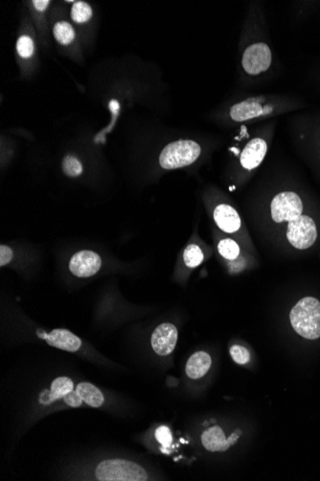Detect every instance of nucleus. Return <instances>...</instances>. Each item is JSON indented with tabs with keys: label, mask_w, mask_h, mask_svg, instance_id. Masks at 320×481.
<instances>
[{
	"label": "nucleus",
	"mask_w": 320,
	"mask_h": 481,
	"mask_svg": "<svg viewBox=\"0 0 320 481\" xmlns=\"http://www.w3.org/2000/svg\"><path fill=\"white\" fill-rule=\"evenodd\" d=\"M281 64L271 43L268 14L258 0L245 9L236 55V90L254 91L275 80Z\"/></svg>",
	"instance_id": "obj_1"
},
{
	"label": "nucleus",
	"mask_w": 320,
	"mask_h": 481,
	"mask_svg": "<svg viewBox=\"0 0 320 481\" xmlns=\"http://www.w3.org/2000/svg\"><path fill=\"white\" fill-rule=\"evenodd\" d=\"M307 107L297 96L286 93H254L236 90L217 110L216 119L228 128L278 119L281 115Z\"/></svg>",
	"instance_id": "obj_2"
},
{
	"label": "nucleus",
	"mask_w": 320,
	"mask_h": 481,
	"mask_svg": "<svg viewBox=\"0 0 320 481\" xmlns=\"http://www.w3.org/2000/svg\"><path fill=\"white\" fill-rule=\"evenodd\" d=\"M278 128V119L244 125L236 129L228 148L231 163L230 189L239 191L263 165Z\"/></svg>",
	"instance_id": "obj_3"
},
{
	"label": "nucleus",
	"mask_w": 320,
	"mask_h": 481,
	"mask_svg": "<svg viewBox=\"0 0 320 481\" xmlns=\"http://www.w3.org/2000/svg\"><path fill=\"white\" fill-rule=\"evenodd\" d=\"M256 206L273 224H287L286 237L295 249H309L317 242L316 221L304 213V201L297 191L282 189L266 191L257 199Z\"/></svg>",
	"instance_id": "obj_4"
},
{
	"label": "nucleus",
	"mask_w": 320,
	"mask_h": 481,
	"mask_svg": "<svg viewBox=\"0 0 320 481\" xmlns=\"http://www.w3.org/2000/svg\"><path fill=\"white\" fill-rule=\"evenodd\" d=\"M212 218L221 232L239 242L250 254L254 256L256 255L254 242L242 215L227 197L215 202L212 209Z\"/></svg>",
	"instance_id": "obj_5"
},
{
	"label": "nucleus",
	"mask_w": 320,
	"mask_h": 481,
	"mask_svg": "<svg viewBox=\"0 0 320 481\" xmlns=\"http://www.w3.org/2000/svg\"><path fill=\"white\" fill-rule=\"evenodd\" d=\"M290 321L295 333L303 338H320V302L314 297L298 301L290 312Z\"/></svg>",
	"instance_id": "obj_6"
},
{
	"label": "nucleus",
	"mask_w": 320,
	"mask_h": 481,
	"mask_svg": "<svg viewBox=\"0 0 320 481\" xmlns=\"http://www.w3.org/2000/svg\"><path fill=\"white\" fill-rule=\"evenodd\" d=\"M203 148L193 139H177L171 141L161 150L158 163L164 170H175L189 167L199 160Z\"/></svg>",
	"instance_id": "obj_7"
},
{
	"label": "nucleus",
	"mask_w": 320,
	"mask_h": 481,
	"mask_svg": "<svg viewBox=\"0 0 320 481\" xmlns=\"http://www.w3.org/2000/svg\"><path fill=\"white\" fill-rule=\"evenodd\" d=\"M96 478L101 481H145L146 471L138 464L124 459H108L98 464Z\"/></svg>",
	"instance_id": "obj_8"
},
{
	"label": "nucleus",
	"mask_w": 320,
	"mask_h": 481,
	"mask_svg": "<svg viewBox=\"0 0 320 481\" xmlns=\"http://www.w3.org/2000/svg\"><path fill=\"white\" fill-rule=\"evenodd\" d=\"M219 256L225 261L231 273H239L255 263L254 255L245 249L239 242L228 235H221L217 242Z\"/></svg>",
	"instance_id": "obj_9"
},
{
	"label": "nucleus",
	"mask_w": 320,
	"mask_h": 481,
	"mask_svg": "<svg viewBox=\"0 0 320 481\" xmlns=\"http://www.w3.org/2000/svg\"><path fill=\"white\" fill-rule=\"evenodd\" d=\"M177 341V329L173 324H161L151 334V348L161 357L170 355L175 350Z\"/></svg>",
	"instance_id": "obj_10"
},
{
	"label": "nucleus",
	"mask_w": 320,
	"mask_h": 481,
	"mask_svg": "<svg viewBox=\"0 0 320 481\" xmlns=\"http://www.w3.org/2000/svg\"><path fill=\"white\" fill-rule=\"evenodd\" d=\"M101 257L90 250L76 253L69 262L71 273L79 278H88L99 271Z\"/></svg>",
	"instance_id": "obj_11"
},
{
	"label": "nucleus",
	"mask_w": 320,
	"mask_h": 481,
	"mask_svg": "<svg viewBox=\"0 0 320 481\" xmlns=\"http://www.w3.org/2000/svg\"><path fill=\"white\" fill-rule=\"evenodd\" d=\"M38 334L52 347L67 351V352H77L82 346L81 339L67 329H57L49 333L40 331Z\"/></svg>",
	"instance_id": "obj_12"
},
{
	"label": "nucleus",
	"mask_w": 320,
	"mask_h": 481,
	"mask_svg": "<svg viewBox=\"0 0 320 481\" xmlns=\"http://www.w3.org/2000/svg\"><path fill=\"white\" fill-rule=\"evenodd\" d=\"M239 435L236 432L231 435L230 439H226L223 430L219 425L210 427L201 435V443L204 448L209 451H225L231 445L235 444Z\"/></svg>",
	"instance_id": "obj_13"
},
{
	"label": "nucleus",
	"mask_w": 320,
	"mask_h": 481,
	"mask_svg": "<svg viewBox=\"0 0 320 481\" xmlns=\"http://www.w3.org/2000/svg\"><path fill=\"white\" fill-rule=\"evenodd\" d=\"M211 364H212V360L210 355L204 351H199L190 357L185 371L190 379H199L206 376V373L210 369Z\"/></svg>",
	"instance_id": "obj_14"
},
{
	"label": "nucleus",
	"mask_w": 320,
	"mask_h": 481,
	"mask_svg": "<svg viewBox=\"0 0 320 481\" xmlns=\"http://www.w3.org/2000/svg\"><path fill=\"white\" fill-rule=\"evenodd\" d=\"M77 393L80 395L82 400L91 408H100L104 403L105 399L102 392L90 382H81L76 387Z\"/></svg>",
	"instance_id": "obj_15"
},
{
	"label": "nucleus",
	"mask_w": 320,
	"mask_h": 481,
	"mask_svg": "<svg viewBox=\"0 0 320 481\" xmlns=\"http://www.w3.org/2000/svg\"><path fill=\"white\" fill-rule=\"evenodd\" d=\"M73 382H72L69 377H58V379H55V381L52 382L51 390H50V392H47V400L42 401V403L48 405V403H51L53 401L59 400V399H64L67 394H69L71 391H73Z\"/></svg>",
	"instance_id": "obj_16"
},
{
	"label": "nucleus",
	"mask_w": 320,
	"mask_h": 481,
	"mask_svg": "<svg viewBox=\"0 0 320 481\" xmlns=\"http://www.w3.org/2000/svg\"><path fill=\"white\" fill-rule=\"evenodd\" d=\"M204 257H204V250L197 243H190L187 245L182 256L185 266L189 268H196L201 266L204 261Z\"/></svg>",
	"instance_id": "obj_17"
},
{
	"label": "nucleus",
	"mask_w": 320,
	"mask_h": 481,
	"mask_svg": "<svg viewBox=\"0 0 320 481\" xmlns=\"http://www.w3.org/2000/svg\"><path fill=\"white\" fill-rule=\"evenodd\" d=\"M54 36L61 45H69L75 38V32L71 24L66 21H60L54 26Z\"/></svg>",
	"instance_id": "obj_18"
},
{
	"label": "nucleus",
	"mask_w": 320,
	"mask_h": 481,
	"mask_svg": "<svg viewBox=\"0 0 320 481\" xmlns=\"http://www.w3.org/2000/svg\"><path fill=\"white\" fill-rule=\"evenodd\" d=\"M93 16V10L90 5L84 1H77L71 10V18L77 23H84Z\"/></svg>",
	"instance_id": "obj_19"
},
{
	"label": "nucleus",
	"mask_w": 320,
	"mask_h": 481,
	"mask_svg": "<svg viewBox=\"0 0 320 481\" xmlns=\"http://www.w3.org/2000/svg\"><path fill=\"white\" fill-rule=\"evenodd\" d=\"M62 169L67 176L78 177L83 172V165L76 157L66 156L62 162Z\"/></svg>",
	"instance_id": "obj_20"
},
{
	"label": "nucleus",
	"mask_w": 320,
	"mask_h": 481,
	"mask_svg": "<svg viewBox=\"0 0 320 481\" xmlns=\"http://www.w3.org/2000/svg\"><path fill=\"white\" fill-rule=\"evenodd\" d=\"M230 355L237 364L244 365L249 362L250 353L242 345H234L230 348Z\"/></svg>",
	"instance_id": "obj_21"
},
{
	"label": "nucleus",
	"mask_w": 320,
	"mask_h": 481,
	"mask_svg": "<svg viewBox=\"0 0 320 481\" xmlns=\"http://www.w3.org/2000/svg\"><path fill=\"white\" fill-rule=\"evenodd\" d=\"M16 50L19 56L29 58L32 56L34 52V43L32 38L28 36H21L16 43Z\"/></svg>",
	"instance_id": "obj_22"
},
{
	"label": "nucleus",
	"mask_w": 320,
	"mask_h": 481,
	"mask_svg": "<svg viewBox=\"0 0 320 481\" xmlns=\"http://www.w3.org/2000/svg\"><path fill=\"white\" fill-rule=\"evenodd\" d=\"M156 438L162 446V451L164 449H169L173 442L172 434L169 427L161 425L156 430Z\"/></svg>",
	"instance_id": "obj_23"
},
{
	"label": "nucleus",
	"mask_w": 320,
	"mask_h": 481,
	"mask_svg": "<svg viewBox=\"0 0 320 481\" xmlns=\"http://www.w3.org/2000/svg\"><path fill=\"white\" fill-rule=\"evenodd\" d=\"M64 401L67 406H71V408H79L84 401L82 400L80 395L77 393L76 390L71 391V393L67 394V395L64 397Z\"/></svg>",
	"instance_id": "obj_24"
},
{
	"label": "nucleus",
	"mask_w": 320,
	"mask_h": 481,
	"mask_svg": "<svg viewBox=\"0 0 320 481\" xmlns=\"http://www.w3.org/2000/svg\"><path fill=\"white\" fill-rule=\"evenodd\" d=\"M13 259V251L8 246L0 247V266H5Z\"/></svg>",
	"instance_id": "obj_25"
},
{
	"label": "nucleus",
	"mask_w": 320,
	"mask_h": 481,
	"mask_svg": "<svg viewBox=\"0 0 320 481\" xmlns=\"http://www.w3.org/2000/svg\"><path fill=\"white\" fill-rule=\"evenodd\" d=\"M49 3V0H34L33 1L34 6L40 12L45 11Z\"/></svg>",
	"instance_id": "obj_26"
}]
</instances>
